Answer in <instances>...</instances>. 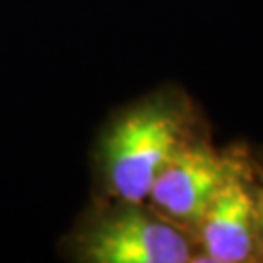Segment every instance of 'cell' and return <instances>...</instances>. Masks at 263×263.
I'll list each match as a JSON object with an SVG mask.
<instances>
[{
	"instance_id": "1",
	"label": "cell",
	"mask_w": 263,
	"mask_h": 263,
	"mask_svg": "<svg viewBox=\"0 0 263 263\" xmlns=\"http://www.w3.org/2000/svg\"><path fill=\"white\" fill-rule=\"evenodd\" d=\"M207 129L193 98L176 82H164L115 107L100 125L90 151L94 195L146 201L168 160Z\"/></svg>"
},
{
	"instance_id": "3",
	"label": "cell",
	"mask_w": 263,
	"mask_h": 263,
	"mask_svg": "<svg viewBox=\"0 0 263 263\" xmlns=\"http://www.w3.org/2000/svg\"><path fill=\"white\" fill-rule=\"evenodd\" d=\"M246 160L248 154L238 148H216L207 129L185 142L160 170L146 203L191 236L216 191Z\"/></svg>"
},
{
	"instance_id": "4",
	"label": "cell",
	"mask_w": 263,
	"mask_h": 263,
	"mask_svg": "<svg viewBox=\"0 0 263 263\" xmlns=\"http://www.w3.org/2000/svg\"><path fill=\"white\" fill-rule=\"evenodd\" d=\"M193 261H261L252 160L248 158L216 191L191 232Z\"/></svg>"
},
{
	"instance_id": "2",
	"label": "cell",
	"mask_w": 263,
	"mask_h": 263,
	"mask_svg": "<svg viewBox=\"0 0 263 263\" xmlns=\"http://www.w3.org/2000/svg\"><path fill=\"white\" fill-rule=\"evenodd\" d=\"M59 254L74 263H189L195 244L146 201L92 195L61 238Z\"/></svg>"
},
{
	"instance_id": "5",
	"label": "cell",
	"mask_w": 263,
	"mask_h": 263,
	"mask_svg": "<svg viewBox=\"0 0 263 263\" xmlns=\"http://www.w3.org/2000/svg\"><path fill=\"white\" fill-rule=\"evenodd\" d=\"M252 174H254L255 205H257V224H259V250L263 261V154L252 158Z\"/></svg>"
}]
</instances>
